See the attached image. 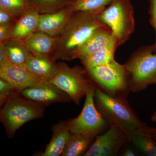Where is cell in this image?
<instances>
[{
	"mask_svg": "<svg viewBox=\"0 0 156 156\" xmlns=\"http://www.w3.org/2000/svg\"><path fill=\"white\" fill-rule=\"evenodd\" d=\"M101 12L76 11L57 37L53 61L73 60L74 53L98 29L105 25L99 21Z\"/></svg>",
	"mask_w": 156,
	"mask_h": 156,
	"instance_id": "6da1fadb",
	"label": "cell"
},
{
	"mask_svg": "<svg viewBox=\"0 0 156 156\" xmlns=\"http://www.w3.org/2000/svg\"><path fill=\"white\" fill-rule=\"evenodd\" d=\"M94 99L98 111L111 126L119 127L127 133L153 128L139 119L127 100L111 97L96 87Z\"/></svg>",
	"mask_w": 156,
	"mask_h": 156,
	"instance_id": "7a4b0ae2",
	"label": "cell"
},
{
	"mask_svg": "<svg viewBox=\"0 0 156 156\" xmlns=\"http://www.w3.org/2000/svg\"><path fill=\"white\" fill-rule=\"evenodd\" d=\"M86 69L98 89L107 95L127 100L131 92V76L125 64H120L114 59L107 64Z\"/></svg>",
	"mask_w": 156,
	"mask_h": 156,
	"instance_id": "3957f363",
	"label": "cell"
},
{
	"mask_svg": "<svg viewBox=\"0 0 156 156\" xmlns=\"http://www.w3.org/2000/svg\"><path fill=\"white\" fill-rule=\"evenodd\" d=\"M98 19L110 29L118 47L126 43L134 33V8L131 0H114L98 14Z\"/></svg>",
	"mask_w": 156,
	"mask_h": 156,
	"instance_id": "277c9868",
	"label": "cell"
},
{
	"mask_svg": "<svg viewBox=\"0 0 156 156\" xmlns=\"http://www.w3.org/2000/svg\"><path fill=\"white\" fill-rule=\"evenodd\" d=\"M154 45L142 46L125 63L131 76V92L136 93L156 84V53Z\"/></svg>",
	"mask_w": 156,
	"mask_h": 156,
	"instance_id": "5b68a950",
	"label": "cell"
},
{
	"mask_svg": "<svg viewBox=\"0 0 156 156\" xmlns=\"http://www.w3.org/2000/svg\"><path fill=\"white\" fill-rule=\"evenodd\" d=\"M41 105L18 95L9 98L1 111V121L9 135L13 136L25 123L42 116Z\"/></svg>",
	"mask_w": 156,
	"mask_h": 156,
	"instance_id": "8992f818",
	"label": "cell"
},
{
	"mask_svg": "<svg viewBox=\"0 0 156 156\" xmlns=\"http://www.w3.org/2000/svg\"><path fill=\"white\" fill-rule=\"evenodd\" d=\"M57 64V70L49 81L65 92L78 105L82 98L95 86L85 69L80 66L70 67L64 62Z\"/></svg>",
	"mask_w": 156,
	"mask_h": 156,
	"instance_id": "52a82bcc",
	"label": "cell"
},
{
	"mask_svg": "<svg viewBox=\"0 0 156 156\" xmlns=\"http://www.w3.org/2000/svg\"><path fill=\"white\" fill-rule=\"evenodd\" d=\"M94 87L87 93L83 108L77 117L67 122L71 133L96 137L111 127L95 106Z\"/></svg>",
	"mask_w": 156,
	"mask_h": 156,
	"instance_id": "ba28073f",
	"label": "cell"
},
{
	"mask_svg": "<svg viewBox=\"0 0 156 156\" xmlns=\"http://www.w3.org/2000/svg\"><path fill=\"white\" fill-rule=\"evenodd\" d=\"M128 140V134L116 126H111L96 136L84 156H117Z\"/></svg>",
	"mask_w": 156,
	"mask_h": 156,
	"instance_id": "9c48e42d",
	"label": "cell"
},
{
	"mask_svg": "<svg viewBox=\"0 0 156 156\" xmlns=\"http://www.w3.org/2000/svg\"><path fill=\"white\" fill-rule=\"evenodd\" d=\"M0 78L9 82L19 93L46 81L35 77L26 69L13 64L8 57L0 62Z\"/></svg>",
	"mask_w": 156,
	"mask_h": 156,
	"instance_id": "30bf717a",
	"label": "cell"
},
{
	"mask_svg": "<svg viewBox=\"0 0 156 156\" xmlns=\"http://www.w3.org/2000/svg\"><path fill=\"white\" fill-rule=\"evenodd\" d=\"M74 12L72 4L56 12L40 14L37 31L51 36H58Z\"/></svg>",
	"mask_w": 156,
	"mask_h": 156,
	"instance_id": "8fae6325",
	"label": "cell"
},
{
	"mask_svg": "<svg viewBox=\"0 0 156 156\" xmlns=\"http://www.w3.org/2000/svg\"><path fill=\"white\" fill-rule=\"evenodd\" d=\"M20 93L23 97L41 104L54 103L67 99L68 95L65 92L49 81L27 88Z\"/></svg>",
	"mask_w": 156,
	"mask_h": 156,
	"instance_id": "7c38bea8",
	"label": "cell"
},
{
	"mask_svg": "<svg viewBox=\"0 0 156 156\" xmlns=\"http://www.w3.org/2000/svg\"><path fill=\"white\" fill-rule=\"evenodd\" d=\"M114 37L110 29L107 26H104L98 29L76 50L73 59H86L106 47Z\"/></svg>",
	"mask_w": 156,
	"mask_h": 156,
	"instance_id": "4fadbf2b",
	"label": "cell"
},
{
	"mask_svg": "<svg viewBox=\"0 0 156 156\" xmlns=\"http://www.w3.org/2000/svg\"><path fill=\"white\" fill-rule=\"evenodd\" d=\"M57 37L36 31L22 40L32 55L37 57H51L56 48Z\"/></svg>",
	"mask_w": 156,
	"mask_h": 156,
	"instance_id": "5bb4252c",
	"label": "cell"
},
{
	"mask_svg": "<svg viewBox=\"0 0 156 156\" xmlns=\"http://www.w3.org/2000/svg\"><path fill=\"white\" fill-rule=\"evenodd\" d=\"M40 13L30 6L22 16L17 20L12 30L11 38L23 40L37 31Z\"/></svg>",
	"mask_w": 156,
	"mask_h": 156,
	"instance_id": "9a60e30c",
	"label": "cell"
},
{
	"mask_svg": "<svg viewBox=\"0 0 156 156\" xmlns=\"http://www.w3.org/2000/svg\"><path fill=\"white\" fill-rule=\"evenodd\" d=\"M55 62L51 57L32 55L27 60L25 68L35 77L49 81L57 70V64Z\"/></svg>",
	"mask_w": 156,
	"mask_h": 156,
	"instance_id": "2e32d148",
	"label": "cell"
},
{
	"mask_svg": "<svg viewBox=\"0 0 156 156\" xmlns=\"http://www.w3.org/2000/svg\"><path fill=\"white\" fill-rule=\"evenodd\" d=\"M70 134L67 122H61L56 125L53 127L52 138L42 155L58 156L61 155Z\"/></svg>",
	"mask_w": 156,
	"mask_h": 156,
	"instance_id": "e0dca14e",
	"label": "cell"
},
{
	"mask_svg": "<svg viewBox=\"0 0 156 156\" xmlns=\"http://www.w3.org/2000/svg\"><path fill=\"white\" fill-rule=\"evenodd\" d=\"M3 43L9 60L15 65L26 69L27 60L32 55L26 48L22 40L10 38Z\"/></svg>",
	"mask_w": 156,
	"mask_h": 156,
	"instance_id": "ac0fdd59",
	"label": "cell"
},
{
	"mask_svg": "<svg viewBox=\"0 0 156 156\" xmlns=\"http://www.w3.org/2000/svg\"><path fill=\"white\" fill-rule=\"evenodd\" d=\"M95 138L92 136L71 133L61 156H84Z\"/></svg>",
	"mask_w": 156,
	"mask_h": 156,
	"instance_id": "d6986e66",
	"label": "cell"
},
{
	"mask_svg": "<svg viewBox=\"0 0 156 156\" xmlns=\"http://www.w3.org/2000/svg\"><path fill=\"white\" fill-rule=\"evenodd\" d=\"M128 140L139 154L156 156V141L152 137L138 131L127 133Z\"/></svg>",
	"mask_w": 156,
	"mask_h": 156,
	"instance_id": "ffe728a7",
	"label": "cell"
},
{
	"mask_svg": "<svg viewBox=\"0 0 156 156\" xmlns=\"http://www.w3.org/2000/svg\"><path fill=\"white\" fill-rule=\"evenodd\" d=\"M118 47L117 40L115 37L106 47L86 59L81 60V62L86 69L107 64L115 59V53Z\"/></svg>",
	"mask_w": 156,
	"mask_h": 156,
	"instance_id": "44dd1931",
	"label": "cell"
},
{
	"mask_svg": "<svg viewBox=\"0 0 156 156\" xmlns=\"http://www.w3.org/2000/svg\"><path fill=\"white\" fill-rule=\"evenodd\" d=\"M29 6L40 14L51 13L66 8L73 3L74 0H27Z\"/></svg>",
	"mask_w": 156,
	"mask_h": 156,
	"instance_id": "7402d4cb",
	"label": "cell"
},
{
	"mask_svg": "<svg viewBox=\"0 0 156 156\" xmlns=\"http://www.w3.org/2000/svg\"><path fill=\"white\" fill-rule=\"evenodd\" d=\"M114 0H74L75 11L101 12Z\"/></svg>",
	"mask_w": 156,
	"mask_h": 156,
	"instance_id": "603a6c76",
	"label": "cell"
},
{
	"mask_svg": "<svg viewBox=\"0 0 156 156\" xmlns=\"http://www.w3.org/2000/svg\"><path fill=\"white\" fill-rule=\"evenodd\" d=\"M29 7L27 0H0V9L9 12L17 20Z\"/></svg>",
	"mask_w": 156,
	"mask_h": 156,
	"instance_id": "cb8c5ba5",
	"label": "cell"
},
{
	"mask_svg": "<svg viewBox=\"0 0 156 156\" xmlns=\"http://www.w3.org/2000/svg\"><path fill=\"white\" fill-rule=\"evenodd\" d=\"M11 84L4 79L0 78V105L3 106L9 98L18 95Z\"/></svg>",
	"mask_w": 156,
	"mask_h": 156,
	"instance_id": "d4e9b609",
	"label": "cell"
},
{
	"mask_svg": "<svg viewBox=\"0 0 156 156\" xmlns=\"http://www.w3.org/2000/svg\"><path fill=\"white\" fill-rule=\"evenodd\" d=\"M149 2V14H150V22L155 33V42L154 44V53H156V0H148Z\"/></svg>",
	"mask_w": 156,
	"mask_h": 156,
	"instance_id": "484cf974",
	"label": "cell"
},
{
	"mask_svg": "<svg viewBox=\"0 0 156 156\" xmlns=\"http://www.w3.org/2000/svg\"><path fill=\"white\" fill-rule=\"evenodd\" d=\"M16 23L0 25V43H4L11 38L12 30Z\"/></svg>",
	"mask_w": 156,
	"mask_h": 156,
	"instance_id": "4316f807",
	"label": "cell"
},
{
	"mask_svg": "<svg viewBox=\"0 0 156 156\" xmlns=\"http://www.w3.org/2000/svg\"><path fill=\"white\" fill-rule=\"evenodd\" d=\"M17 21L9 12L0 9V25L14 23Z\"/></svg>",
	"mask_w": 156,
	"mask_h": 156,
	"instance_id": "83f0119b",
	"label": "cell"
},
{
	"mask_svg": "<svg viewBox=\"0 0 156 156\" xmlns=\"http://www.w3.org/2000/svg\"><path fill=\"white\" fill-rule=\"evenodd\" d=\"M122 152V156H139V154L135 149L130 142V145L126 146V148L123 149Z\"/></svg>",
	"mask_w": 156,
	"mask_h": 156,
	"instance_id": "f1b7e54d",
	"label": "cell"
},
{
	"mask_svg": "<svg viewBox=\"0 0 156 156\" xmlns=\"http://www.w3.org/2000/svg\"><path fill=\"white\" fill-rule=\"evenodd\" d=\"M137 131H139L140 132H141L143 134L149 135L152 137L156 141V129L155 128H153L152 129L150 130H144V131L137 130Z\"/></svg>",
	"mask_w": 156,
	"mask_h": 156,
	"instance_id": "f546056e",
	"label": "cell"
},
{
	"mask_svg": "<svg viewBox=\"0 0 156 156\" xmlns=\"http://www.w3.org/2000/svg\"><path fill=\"white\" fill-rule=\"evenodd\" d=\"M151 120L152 122L156 123V111L154 112L153 114L152 115Z\"/></svg>",
	"mask_w": 156,
	"mask_h": 156,
	"instance_id": "4dcf8cb0",
	"label": "cell"
}]
</instances>
